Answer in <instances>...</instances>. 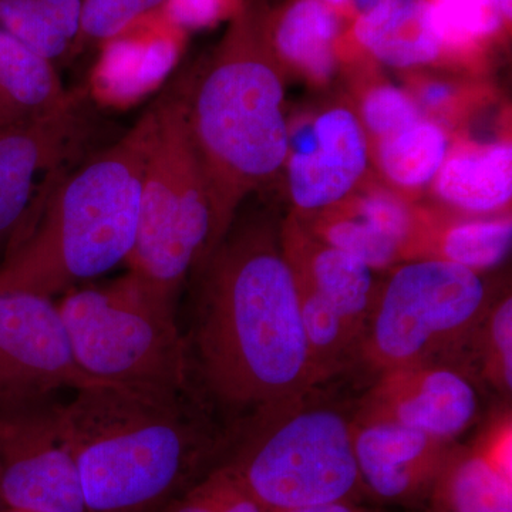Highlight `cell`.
Instances as JSON below:
<instances>
[{
    "instance_id": "1",
    "label": "cell",
    "mask_w": 512,
    "mask_h": 512,
    "mask_svg": "<svg viewBox=\"0 0 512 512\" xmlns=\"http://www.w3.org/2000/svg\"><path fill=\"white\" fill-rule=\"evenodd\" d=\"M205 261L194 346L208 390L227 406L255 413L319 387L281 241L249 227L222 238Z\"/></svg>"
},
{
    "instance_id": "2",
    "label": "cell",
    "mask_w": 512,
    "mask_h": 512,
    "mask_svg": "<svg viewBox=\"0 0 512 512\" xmlns=\"http://www.w3.org/2000/svg\"><path fill=\"white\" fill-rule=\"evenodd\" d=\"M57 404L89 512H150L170 500L217 447L184 390L100 382Z\"/></svg>"
},
{
    "instance_id": "3",
    "label": "cell",
    "mask_w": 512,
    "mask_h": 512,
    "mask_svg": "<svg viewBox=\"0 0 512 512\" xmlns=\"http://www.w3.org/2000/svg\"><path fill=\"white\" fill-rule=\"evenodd\" d=\"M157 127L151 106L116 143L60 180L0 265V292L52 299L127 262Z\"/></svg>"
},
{
    "instance_id": "4",
    "label": "cell",
    "mask_w": 512,
    "mask_h": 512,
    "mask_svg": "<svg viewBox=\"0 0 512 512\" xmlns=\"http://www.w3.org/2000/svg\"><path fill=\"white\" fill-rule=\"evenodd\" d=\"M266 9L265 0H247L185 96L220 242L241 201L274 180L288 154L284 70L266 37Z\"/></svg>"
},
{
    "instance_id": "5",
    "label": "cell",
    "mask_w": 512,
    "mask_h": 512,
    "mask_svg": "<svg viewBox=\"0 0 512 512\" xmlns=\"http://www.w3.org/2000/svg\"><path fill=\"white\" fill-rule=\"evenodd\" d=\"M352 419L353 413L318 399L312 390L252 414L222 466L269 512L362 501Z\"/></svg>"
},
{
    "instance_id": "6",
    "label": "cell",
    "mask_w": 512,
    "mask_h": 512,
    "mask_svg": "<svg viewBox=\"0 0 512 512\" xmlns=\"http://www.w3.org/2000/svg\"><path fill=\"white\" fill-rule=\"evenodd\" d=\"M174 296L128 271L100 288L70 289L57 305L74 360L101 382L187 389L188 350Z\"/></svg>"
},
{
    "instance_id": "7",
    "label": "cell",
    "mask_w": 512,
    "mask_h": 512,
    "mask_svg": "<svg viewBox=\"0 0 512 512\" xmlns=\"http://www.w3.org/2000/svg\"><path fill=\"white\" fill-rule=\"evenodd\" d=\"M157 127L144 170L136 244L128 268L177 295L220 244L210 184L188 127L185 97L154 104Z\"/></svg>"
},
{
    "instance_id": "8",
    "label": "cell",
    "mask_w": 512,
    "mask_h": 512,
    "mask_svg": "<svg viewBox=\"0 0 512 512\" xmlns=\"http://www.w3.org/2000/svg\"><path fill=\"white\" fill-rule=\"evenodd\" d=\"M493 298L483 276L443 259L404 261L379 286L357 357L379 373L454 366Z\"/></svg>"
},
{
    "instance_id": "9",
    "label": "cell",
    "mask_w": 512,
    "mask_h": 512,
    "mask_svg": "<svg viewBox=\"0 0 512 512\" xmlns=\"http://www.w3.org/2000/svg\"><path fill=\"white\" fill-rule=\"evenodd\" d=\"M52 396L0 403V490L23 512H89Z\"/></svg>"
},
{
    "instance_id": "10",
    "label": "cell",
    "mask_w": 512,
    "mask_h": 512,
    "mask_svg": "<svg viewBox=\"0 0 512 512\" xmlns=\"http://www.w3.org/2000/svg\"><path fill=\"white\" fill-rule=\"evenodd\" d=\"M101 380L74 360L52 299L28 292H0V403L83 389Z\"/></svg>"
},
{
    "instance_id": "11",
    "label": "cell",
    "mask_w": 512,
    "mask_h": 512,
    "mask_svg": "<svg viewBox=\"0 0 512 512\" xmlns=\"http://www.w3.org/2000/svg\"><path fill=\"white\" fill-rule=\"evenodd\" d=\"M370 141L357 113L333 106L291 128L284 164L293 207L301 217L352 197L365 177Z\"/></svg>"
},
{
    "instance_id": "12",
    "label": "cell",
    "mask_w": 512,
    "mask_h": 512,
    "mask_svg": "<svg viewBox=\"0 0 512 512\" xmlns=\"http://www.w3.org/2000/svg\"><path fill=\"white\" fill-rule=\"evenodd\" d=\"M86 138L79 96L55 113L0 126V251L32 217L37 181L76 157Z\"/></svg>"
},
{
    "instance_id": "13",
    "label": "cell",
    "mask_w": 512,
    "mask_h": 512,
    "mask_svg": "<svg viewBox=\"0 0 512 512\" xmlns=\"http://www.w3.org/2000/svg\"><path fill=\"white\" fill-rule=\"evenodd\" d=\"M357 412L456 443L477 420V389L458 367L443 363L400 367L379 373Z\"/></svg>"
},
{
    "instance_id": "14",
    "label": "cell",
    "mask_w": 512,
    "mask_h": 512,
    "mask_svg": "<svg viewBox=\"0 0 512 512\" xmlns=\"http://www.w3.org/2000/svg\"><path fill=\"white\" fill-rule=\"evenodd\" d=\"M352 443L365 495L393 505L424 503L456 444L357 410Z\"/></svg>"
},
{
    "instance_id": "15",
    "label": "cell",
    "mask_w": 512,
    "mask_h": 512,
    "mask_svg": "<svg viewBox=\"0 0 512 512\" xmlns=\"http://www.w3.org/2000/svg\"><path fill=\"white\" fill-rule=\"evenodd\" d=\"M188 33L163 9L150 13L99 47L93 93L103 103H134L163 82L183 53Z\"/></svg>"
},
{
    "instance_id": "16",
    "label": "cell",
    "mask_w": 512,
    "mask_h": 512,
    "mask_svg": "<svg viewBox=\"0 0 512 512\" xmlns=\"http://www.w3.org/2000/svg\"><path fill=\"white\" fill-rule=\"evenodd\" d=\"M342 40L397 70L421 69L444 57L434 0H377L349 23Z\"/></svg>"
},
{
    "instance_id": "17",
    "label": "cell",
    "mask_w": 512,
    "mask_h": 512,
    "mask_svg": "<svg viewBox=\"0 0 512 512\" xmlns=\"http://www.w3.org/2000/svg\"><path fill=\"white\" fill-rule=\"evenodd\" d=\"M279 241L296 284L332 306L363 336L379 291L375 271L319 241L295 218L286 222Z\"/></svg>"
},
{
    "instance_id": "18",
    "label": "cell",
    "mask_w": 512,
    "mask_h": 512,
    "mask_svg": "<svg viewBox=\"0 0 512 512\" xmlns=\"http://www.w3.org/2000/svg\"><path fill=\"white\" fill-rule=\"evenodd\" d=\"M345 20L323 0H285L268 5L266 37L281 69L292 70L313 84L336 76L342 59Z\"/></svg>"
},
{
    "instance_id": "19",
    "label": "cell",
    "mask_w": 512,
    "mask_h": 512,
    "mask_svg": "<svg viewBox=\"0 0 512 512\" xmlns=\"http://www.w3.org/2000/svg\"><path fill=\"white\" fill-rule=\"evenodd\" d=\"M431 185L443 204L470 217L503 214L512 197L510 141L451 144Z\"/></svg>"
},
{
    "instance_id": "20",
    "label": "cell",
    "mask_w": 512,
    "mask_h": 512,
    "mask_svg": "<svg viewBox=\"0 0 512 512\" xmlns=\"http://www.w3.org/2000/svg\"><path fill=\"white\" fill-rule=\"evenodd\" d=\"M76 97L52 60L0 28V126L55 113Z\"/></svg>"
},
{
    "instance_id": "21",
    "label": "cell",
    "mask_w": 512,
    "mask_h": 512,
    "mask_svg": "<svg viewBox=\"0 0 512 512\" xmlns=\"http://www.w3.org/2000/svg\"><path fill=\"white\" fill-rule=\"evenodd\" d=\"M424 504V512H512V471L495 464L473 443H456Z\"/></svg>"
},
{
    "instance_id": "22",
    "label": "cell",
    "mask_w": 512,
    "mask_h": 512,
    "mask_svg": "<svg viewBox=\"0 0 512 512\" xmlns=\"http://www.w3.org/2000/svg\"><path fill=\"white\" fill-rule=\"evenodd\" d=\"M511 244L510 214L456 220L424 215L413 259H443L481 274L504 262Z\"/></svg>"
},
{
    "instance_id": "23",
    "label": "cell",
    "mask_w": 512,
    "mask_h": 512,
    "mask_svg": "<svg viewBox=\"0 0 512 512\" xmlns=\"http://www.w3.org/2000/svg\"><path fill=\"white\" fill-rule=\"evenodd\" d=\"M451 147L447 128L423 119L375 141L377 167L383 177L403 191H416L433 183Z\"/></svg>"
},
{
    "instance_id": "24",
    "label": "cell",
    "mask_w": 512,
    "mask_h": 512,
    "mask_svg": "<svg viewBox=\"0 0 512 512\" xmlns=\"http://www.w3.org/2000/svg\"><path fill=\"white\" fill-rule=\"evenodd\" d=\"M83 0H0V28L40 55L72 62Z\"/></svg>"
},
{
    "instance_id": "25",
    "label": "cell",
    "mask_w": 512,
    "mask_h": 512,
    "mask_svg": "<svg viewBox=\"0 0 512 512\" xmlns=\"http://www.w3.org/2000/svg\"><path fill=\"white\" fill-rule=\"evenodd\" d=\"M309 217L311 221L308 224L299 222L313 237L359 259L373 271L392 268L396 262L403 261L402 251L396 242L377 231L346 201Z\"/></svg>"
},
{
    "instance_id": "26",
    "label": "cell",
    "mask_w": 512,
    "mask_h": 512,
    "mask_svg": "<svg viewBox=\"0 0 512 512\" xmlns=\"http://www.w3.org/2000/svg\"><path fill=\"white\" fill-rule=\"evenodd\" d=\"M434 5L448 59H473L511 28L503 0H434Z\"/></svg>"
},
{
    "instance_id": "27",
    "label": "cell",
    "mask_w": 512,
    "mask_h": 512,
    "mask_svg": "<svg viewBox=\"0 0 512 512\" xmlns=\"http://www.w3.org/2000/svg\"><path fill=\"white\" fill-rule=\"evenodd\" d=\"M466 362H473L477 375L495 392H512V298L511 293L493 298L473 338L468 342Z\"/></svg>"
},
{
    "instance_id": "28",
    "label": "cell",
    "mask_w": 512,
    "mask_h": 512,
    "mask_svg": "<svg viewBox=\"0 0 512 512\" xmlns=\"http://www.w3.org/2000/svg\"><path fill=\"white\" fill-rule=\"evenodd\" d=\"M164 0H83L73 59L99 49L137 20L163 9Z\"/></svg>"
},
{
    "instance_id": "29",
    "label": "cell",
    "mask_w": 512,
    "mask_h": 512,
    "mask_svg": "<svg viewBox=\"0 0 512 512\" xmlns=\"http://www.w3.org/2000/svg\"><path fill=\"white\" fill-rule=\"evenodd\" d=\"M165 512H269L227 467L210 471L168 505Z\"/></svg>"
},
{
    "instance_id": "30",
    "label": "cell",
    "mask_w": 512,
    "mask_h": 512,
    "mask_svg": "<svg viewBox=\"0 0 512 512\" xmlns=\"http://www.w3.org/2000/svg\"><path fill=\"white\" fill-rule=\"evenodd\" d=\"M357 116L367 136H372L375 141L392 136L426 117L409 90L390 83L370 86L359 101Z\"/></svg>"
},
{
    "instance_id": "31",
    "label": "cell",
    "mask_w": 512,
    "mask_h": 512,
    "mask_svg": "<svg viewBox=\"0 0 512 512\" xmlns=\"http://www.w3.org/2000/svg\"><path fill=\"white\" fill-rule=\"evenodd\" d=\"M247 0H164L163 12L184 32L212 29L231 22Z\"/></svg>"
},
{
    "instance_id": "32",
    "label": "cell",
    "mask_w": 512,
    "mask_h": 512,
    "mask_svg": "<svg viewBox=\"0 0 512 512\" xmlns=\"http://www.w3.org/2000/svg\"><path fill=\"white\" fill-rule=\"evenodd\" d=\"M409 92L416 100L421 113L437 123L443 124V120H450L461 110V87L448 80L420 79Z\"/></svg>"
},
{
    "instance_id": "33",
    "label": "cell",
    "mask_w": 512,
    "mask_h": 512,
    "mask_svg": "<svg viewBox=\"0 0 512 512\" xmlns=\"http://www.w3.org/2000/svg\"><path fill=\"white\" fill-rule=\"evenodd\" d=\"M326 5L335 10L346 23L355 20L360 13L372 8L377 0H323Z\"/></svg>"
},
{
    "instance_id": "34",
    "label": "cell",
    "mask_w": 512,
    "mask_h": 512,
    "mask_svg": "<svg viewBox=\"0 0 512 512\" xmlns=\"http://www.w3.org/2000/svg\"><path fill=\"white\" fill-rule=\"evenodd\" d=\"M296 512H380L377 508L369 507L362 501H340V503H332L318 505V507L305 508V510Z\"/></svg>"
},
{
    "instance_id": "35",
    "label": "cell",
    "mask_w": 512,
    "mask_h": 512,
    "mask_svg": "<svg viewBox=\"0 0 512 512\" xmlns=\"http://www.w3.org/2000/svg\"><path fill=\"white\" fill-rule=\"evenodd\" d=\"M3 508H5V503H3L2 490H0V512H2Z\"/></svg>"
},
{
    "instance_id": "36",
    "label": "cell",
    "mask_w": 512,
    "mask_h": 512,
    "mask_svg": "<svg viewBox=\"0 0 512 512\" xmlns=\"http://www.w3.org/2000/svg\"><path fill=\"white\" fill-rule=\"evenodd\" d=\"M2 512H23V511L12 510V508L5 507V508H3Z\"/></svg>"
}]
</instances>
